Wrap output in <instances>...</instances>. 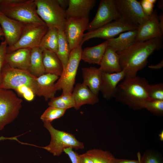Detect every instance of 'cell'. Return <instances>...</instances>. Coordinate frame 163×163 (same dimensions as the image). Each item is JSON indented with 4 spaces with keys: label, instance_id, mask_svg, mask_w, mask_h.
<instances>
[{
    "label": "cell",
    "instance_id": "4dcf8cb0",
    "mask_svg": "<svg viewBox=\"0 0 163 163\" xmlns=\"http://www.w3.org/2000/svg\"><path fill=\"white\" fill-rule=\"evenodd\" d=\"M66 110L49 106L42 114L40 118L43 123H51L54 120L62 116Z\"/></svg>",
    "mask_w": 163,
    "mask_h": 163
},
{
    "label": "cell",
    "instance_id": "484cf974",
    "mask_svg": "<svg viewBox=\"0 0 163 163\" xmlns=\"http://www.w3.org/2000/svg\"><path fill=\"white\" fill-rule=\"evenodd\" d=\"M42 52L43 50L39 47L31 49L29 72L37 77L45 74Z\"/></svg>",
    "mask_w": 163,
    "mask_h": 163
},
{
    "label": "cell",
    "instance_id": "7402d4cb",
    "mask_svg": "<svg viewBox=\"0 0 163 163\" xmlns=\"http://www.w3.org/2000/svg\"><path fill=\"white\" fill-rule=\"evenodd\" d=\"M99 68L103 72L113 73L121 72L119 55L110 46L106 48L99 64Z\"/></svg>",
    "mask_w": 163,
    "mask_h": 163
},
{
    "label": "cell",
    "instance_id": "3957f363",
    "mask_svg": "<svg viewBox=\"0 0 163 163\" xmlns=\"http://www.w3.org/2000/svg\"><path fill=\"white\" fill-rule=\"evenodd\" d=\"M0 11L25 24H46L37 14L34 0H0Z\"/></svg>",
    "mask_w": 163,
    "mask_h": 163
},
{
    "label": "cell",
    "instance_id": "4316f807",
    "mask_svg": "<svg viewBox=\"0 0 163 163\" xmlns=\"http://www.w3.org/2000/svg\"><path fill=\"white\" fill-rule=\"evenodd\" d=\"M58 30L55 28H48L43 36L39 47L43 50H46L56 53L58 46Z\"/></svg>",
    "mask_w": 163,
    "mask_h": 163
},
{
    "label": "cell",
    "instance_id": "e0dca14e",
    "mask_svg": "<svg viewBox=\"0 0 163 163\" xmlns=\"http://www.w3.org/2000/svg\"><path fill=\"white\" fill-rule=\"evenodd\" d=\"M124 70L113 73L102 72V82L100 91L103 97L107 100L114 98L116 88L119 82L125 78Z\"/></svg>",
    "mask_w": 163,
    "mask_h": 163
},
{
    "label": "cell",
    "instance_id": "ab89813d",
    "mask_svg": "<svg viewBox=\"0 0 163 163\" xmlns=\"http://www.w3.org/2000/svg\"><path fill=\"white\" fill-rule=\"evenodd\" d=\"M78 163H93L90 156L86 153L80 155Z\"/></svg>",
    "mask_w": 163,
    "mask_h": 163
},
{
    "label": "cell",
    "instance_id": "9a60e30c",
    "mask_svg": "<svg viewBox=\"0 0 163 163\" xmlns=\"http://www.w3.org/2000/svg\"><path fill=\"white\" fill-rule=\"evenodd\" d=\"M135 41H144L155 38H162L159 25L158 15L155 9L148 19L138 26Z\"/></svg>",
    "mask_w": 163,
    "mask_h": 163
},
{
    "label": "cell",
    "instance_id": "8d00e7d4",
    "mask_svg": "<svg viewBox=\"0 0 163 163\" xmlns=\"http://www.w3.org/2000/svg\"><path fill=\"white\" fill-rule=\"evenodd\" d=\"M143 11L145 14L149 16L153 12L154 4L148 0H142L139 2Z\"/></svg>",
    "mask_w": 163,
    "mask_h": 163
},
{
    "label": "cell",
    "instance_id": "4fadbf2b",
    "mask_svg": "<svg viewBox=\"0 0 163 163\" xmlns=\"http://www.w3.org/2000/svg\"><path fill=\"white\" fill-rule=\"evenodd\" d=\"M89 23V18H67L64 31L71 51L80 45Z\"/></svg>",
    "mask_w": 163,
    "mask_h": 163
},
{
    "label": "cell",
    "instance_id": "277c9868",
    "mask_svg": "<svg viewBox=\"0 0 163 163\" xmlns=\"http://www.w3.org/2000/svg\"><path fill=\"white\" fill-rule=\"evenodd\" d=\"M34 2L37 14L48 28L64 30L67 18L57 0H34Z\"/></svg>",
    "mask_w": 163,
    "mask_h": 163
},
{
    "label": "cell",
    "instance_id": "f6af8a7d",
    "mask_svg": "<svg viewBox=\"0 0 163 163\" xmlns=\"http://www.w3.org/2000/svg\"><path fill=\"white\" fill-rule=\"evenodd\" d=\"M158 8L161 10L163 11V1L162 0H159L157 4Z\"/></svg>",
    "mask_w": 163,
    "mask_h": 163
},
{
    "label": "cell",
    "instance_id": "c3c4849f",
    "mask_svg": "<svg viewBox=\"0 0 163 163\" xmlns=\"http://www.w3.org/2000/svg\"><path fill=\"white\" fill-rule=\"evenodd\" d=\"M148 0L150 2L154 4H155L157 1V0Z\"/></svg>",
    "mask_w": 163,
    "mask_h": 163
},
{
    "label": "cell",
    "instance_id": "7dc6e473",
    "mask_svg": "<svg viewBox=\"0 0 163 163\" xmlns=\"http://www.w3.org/2000/svg\"><path fill=\"white\" fill-rule=\"evenodd\" d=\"M2 36H4V34L2 29L0 26V38Z\"/></svg>",
    "mask_w": 163,
    "mask_h": 163
},
{
    "label": "cell",
    "instance_id": "8fae6325",
    "mask_svg": "<svg viewBox=\"0 0 163 163\" xmlns=\"http://www.w3.org/2000/svg\"><path fill=\"white\" fill-rule=\"evenodd\" d=\"M121 17L129 24L138 27L147 21L149 16L144 13L140 2L136 0H114Z\"/></svg>",
    "mask_w": 163,
    "mask_h": 163
},
{
    "label": "cell",
    "instance_id": "8992f818",
    "mask_svg": "<svg viewBox=\"0 0 163 163\" xmlns=\"http://www.w3.org/2000/svg\"><path fill=\"white\" fill-rule=\"evenodd\" d=\"M37 78L29 71L11 67L5 63L2 70L0 88L15 90L25 86L35 94Z\"/></svg>",
    "mask_w": 163,
    "mask_h": 163
},
{
    "label": "cell",
    "instance_id": "74e56055",
    "mask_svg": "<svg viewBox=\"0 0 163 163\" xmlns=\"http://www.w3.org/2000/svg\"><path fill=\"white\" fill-rule=\"evenodd\" d=\"M72 147H68L63 150V152L68 155L72 163H78L80 155L74 152Z\"/></svg>",
    "mask_w": 163,
    "mask_h": 163
},
{
    "label": "cell",
    "instance_id": "6da1fadb",
    "mask_svg": "<svg viewBox=\"0 0 163 163\" xmlns=\"http://www.w3.org/2000/svg\"><path fill=\"white\" fill-rule=\"evenodd\" d=\"M162 47V38H155L135 41L126 50L117 52L121 69L125 73V78L136 76L137 72L146 65L149 56Z\"/></svg>",
    "mask_w": 163,
    "mask_h": 163
},
{
    "label": "cell",
    "instance_id": "d590c367",
    "mask_svg": "<svg viewBox=\"0 0 163 163\" xmlns=\"http://www.w3.org/2000/svg\"><path fill=\"white\" fill-rule=\"evenodd\" d=\"M141 163H161L158 157L154 154L147 152L141 158Z\"/></svg>",
    "mask_w": 163,
    "mask_h": 163
},
{
    "label": "cell",
    "instance_id": "ba28073f",
    "mask_svg": "<svg viewBox=\"0 0 163 163\" xmlns=\"http://www.w3.org/2000/svg\"><path fill=\"white\" fill-rule=\"evenodd\" d=\"M82 50V46L79 45L71 51L67 66L55 83L57 91L62 90V93L72 94L78 67L81 60Z\"/></svg>",
    "mask_w": 163,
    "mask_h": 163
},
{
    "label": "cell",
    "instance_id": "5b68a950",
    "mask_svg": "<svg viewBox=\"0 0 163 163\" xmlns=\"http://www.w3.org/2000/svg\"><path fill=\"white\" fill-rule=\"evenodd\" d=\"M43 126L50 134L51 140L48 145L43 148L55 156H59L65 148L72 147L76 150L84 148L83 143L78 141L73 135L55 129L51 123H43Z\"/></svg>",
    "mask_w": 163,
    "mask_h": 163
},
{
    "label": "cell",
    "instance_id": "ac0fdd59",
    "mask_svg": "<svg viewBox=\"0 0 163 163\" xmlns=\"http://www.w3.org/2000/svg\"><path fill=\"white\" fill-rule=\"evenodd\" d=\"M31 49L21 48L7 53L6 63L11 67L29 71Z\"/></svg>",
    "mask_w": 163,
    "mask_h": 163
},
{
    "label": "cell",
    "instance_id": "b9f144b4",
    "mask_svg": "<svg viewBox=\"0 0 163 163\" xmlns=\"http://www.w3.org/2000/svg\"><path fill=\"white\" fill-rule=\"evenodd\" d=\"M57 1L61 8L66 10L65 9L68 6L69 0H57Z\"/></svg>",
    "mask_w": 163,
    "mask_h": 163
},
{
    "label": "cell",
    "instance_id": "cb8c5ba5",
    "mask_svg": "<svg viewBox=\"0 0 163 163\" xmlns=\"http://www.w3.org/2000/svg\"><path fill=\"white\" fill-rule=\"evenodd\" d=\"M42 57L45 73L60 76L63 72V68L56 54L51 51L43 50Z\"/></svg>",
    "mask_w": 163,
    "mask_h": 163
},
{
    "label": "cell",
    "instance_id": "2e32d148",
    "mask_svg": "<svg viewBox=\"0 0 163 163\" xmlns=\"http://www.w3.org/2000/svg\"><path fill=\"white\" fill-rule=\"evenodd\" d=\"M59 76L45 73L37 77L35 95L43 97L46 101L54 97L57 91L55 82Z\"/></svg>",
    "mask_w": 163,
    "mask_h": 163
},
{
    "label": "cell",
    "instance_id": "7c38bea8",
    "mask_svg": "<svg viewBox=\"0 0 163 163\" xmlns=\"http://www.w3.org/2000/svg\"><path fill=\"white\" fill-rule=\"evenodd\" d=\"M121 18L114 0H101L95 16L89 23L87 30L88 32L94 30Z\"/></svg>",
    "mask_w": 163,
    "mask_h": 163
},
{
    "label": "cell",
    "instance_id": "f35d334b",
    "mask_svg": "<svg viewBox=\"0 0 163 163\" xmlns=\"http://www.w3.org/2000/svg\"><path fill=\"white\" fill-rule=\"evenodd\" d=\"M112 163H141V157L140 155L138 154V160H137L115 158Z\"/></svg>",
    "mask_w": 163,
    "mask_h": 163
},
{
    "label": "cell",
    "instance_id": "f1b7e54d",
    "mask_svg": "<svg viewBox=\"0 0 163 163\" xmlns=\"http://www.w3.org/2000/svg\"><path fill=\"white\" fill-rule=\"evenodd\" d=\"M49 106L65 109L74 108L75 103L72 94L62 93L59 96L50 99L48 103Z\"/></svg>",
    "mask_w": 163,
    "mask_h": 163
},
{
    "label": "cell",
    "instance_id": "bcb514c9",
    "mask_svg": "<svg viewBox=\"0 0 163 163\" xmlns=\"http://www.w3.org/2000/svg\"><path fill=\"white\" fill-rule=\"evenodd\" d=\"M159 136L160 140L161 141L163 140V131H162L159 134Z\"/></svg>",
    "mask_w": 163,
    "mask_h": 163
},
{
    "label": "cell",
    "instance_id": "7a4b0ae2",
    "mask_svg": "<svg viewBox=\"0 0 163 163\" xmlns=\"http://www.w3.org/2000/svg\"><path fill=\"white\" fill-rule=\"evenodd\" d=\"M149 84L146 79L136 75L125 78L118 85L114 98L134 110L142 109L144 101L151 100L147 92Z\"/></svg>",
    "mask_w": 163,
    "mask_h": 163
},
{
    "label": "cell",
    "instance_id": "52a82bcc",
    "mask_svg": "<svg viewBox=\"0 0 163 163\" xmlns=\"http://www.w3.org/2000/svg\"><path fill=\"white\" fill-rule=\"evenodd\" d=\"M22 102L12 90L0 88V131L17 118Z\"/></svg>",
    "mask_w": 163,
    "mask_h": 163
},
{
    "label": "cell",
    "instance_id": "836d02e7",
    "mask_svg": "<svg viewBox=\"0 0 163 163\" xmlns=\"http://www.w3.org/2000/svg\"><path fill=\"white\" fill-rule=\"evenodd\" d=\"M15 91L28 101H32L36 95L31 89L25 86L21 87Z\"/></svg>",
    "mask_w": 163,
    "mask_h": 163
},
{
    "label": "cell",
    "instance_id": "5bb4252c",
    "mask_svg": "<svg viewBox=\"0 0 163 163\" xmlns=\"http://www.w3.org/2000/svg\"><path fill=\"white\" fill-rule=\"evenodd\" d=\"M25 24L8 17L0 11V25L8 46H13L18 41Z\"/></svg>",
    "mask_w": 163,
    "mask_h": 163
},
{
    "label": "cell",
    "instance_id": "f546056e",
    "mask_svg": "<svg viewBox=\"0 0 163 163\" xmlns=\"http://www.w3.org/2000/svg\"><path fill=\"white\" fill-rule=\"evenodd\" d=\"M93 163H112L115 158L110 152L98 149H90L86 152Z\"/></svg>",
    "mask_w": 163,
    "mask_h": 163
},
{
    "label": "cell",
    "instance_id": "d6986e66",
    "mask_svg": "<svg viewBox=\"0 0 163 163\" xmlns=\"http://www.w3.org/2000/svg\"><path fill=\"white\" fill-rule=\"evenodd\" d=\"M96 2V0H69L68 6L65 10L67 18H89Z\"/></svg>",
    "mask_w": 163,
    "mask_h": 163
},
{
    "label": "cell",
    "instance_id": "ee69618b",
    "mask_svg": "<svg viewBox=\"0 0 163 163\" xmlns=\"http://www.w3.org/2000/svg\"><path fill=\"white\" fill-rule=\"evenodd\" d=\"M17 136H14L12 137H5L4 136H1L0 137V141L2 140H15L17 141H18L17 138Z\"/></svg>",
    "mask_w": 163,
    "mask_h": 163
},
{
    "label": "cell",
    "instance_id": "7bdbcfd3",
    "mask_svg": "<svg viewBox=\"0 0 163 163\" xmlns=\"http://www.w3.org/2000/svg\"><path fill=\"white\" fill-rule=\"evenodd\" d=\"M159 25L161 32L163 34V13L162 12L158 15Z\"/></svg>",
    "mask_w": 163,
    "mask_h": 163
},
{
    "label": "cell",
    "instance_id": "603a6c76",
    "mask_svg": "<svg viewBox=\"0 0 163 163\" xmlns=\"http://www.w3.org/2000/svg\"><path fill=\"white\" fill-rule=\"evenodd\" d=\"M137 29L122 33L117 37L107 40L108 46L117 52L125 50L135 41Z\"/></svg>",
    "mask_w": 163,
    "mask_h": 163
},
{
    "label": "cell",
    "instance_id": "30bf717a",
    "mask_svg": "<svg viewBox=\"0 0 163 163\" xmlns=\"http://www.w3.org/2000/svg\"><path fill=\"white\" fill-rule=\"evenodd\" d=\"M48 29L46 24H26L17 43L11 46H7V53L21 48L32 49L39 47L41 40Z\"/></svg>",
    "mask_w": 163,
    "mask_h": 163
},
{
    "label": "cell",
    "instance_id": "1f68e13d",
    "mask_svg": "<svg viewBox=\"0 0 163 163\" xmlns=\"http://www.w3.org/2000/svg\"><path fill=\"white\" fill-rule=\"evenodd\" d=\"M142 108H145L155 115L161 116L163 114V101L149 100L144 101Z\"/></svg>",
    "mask_w": 163,
    "mask_h": 163
},
{
    "label": "cell",
    "instance_id": "9c48e42d",
    "mask_svg": "<svg viewBox=\"0 0 163 163\" xmlns=\"http://www.w3.org/2000/svg\"><path fill=\"white\" fill-rule=\"evenodd\" d=\"M138 27L127 22L122 17L94 30L84 34L80 45L94 38L106 40L114 38L122 33L137 29Z\"/></svg>",
    "mask_w": 163,
    "mask_h": 163
},
{
    "label": "cell",
    "instance_id": "e575fe53",
    "mask_svg": "<svg viewBox=\"0 0 163 163\" xmlns=\"http://www.w3.org/2000/svg\"><path fill=\"white\" fill-rule=\"evenodd\" d=\"M8 44L5 40L0 44V88L1 82L2 71L5 62V58L7 53Z\"/></svg>",
    "mask_w": 163,
    "mask_h": 163
},
{
    "label": "cell",
    "instance_id": "83f0119b",
    "mask_svg": "<svg viewBox=\"0 0 163 163\" xmlns=\"http://www.w3.org/2000/svg\"><path fill=\"white\" fill-rule=\"evenodd\" d=\"M58 46L56 54L62 64L64 70L67 66L71 51L64 31L58 30Z\"/></svg>",
    "mask_w": 163,
    "mask_h": 163
},
{
    "label": "cell",
    "instance_id": "d6a6232c",
    "mask_svg": "<svg viewBox=\"0 0 163 163\" xmlns=\"http://www.w3.org/2000/svg\"><path fill=\"white\" fill-rule=\"evenodd\" d=\"M147 92L151 100L163 101V83L149 85Z\"/></svg>",
    "mask_w": 163,
    "mask_h": 163
},
{
    "label": "cell",
    "instance_id": "d4e9b609",
    "mask_svg": "<svg viewBox=\"0 0 163 163\" xmlns=\"http://www.w3.org/2000/svg\"><path fill=\"white\" fill-rule=\"evenodd\" d=\"M107 46L106 40L97 46L85 48L82 50L81 60L89 64L99 65Z\"/></svg>",
    "mask_w": 163,
    "mask_h": 163
},
{
    "label": "cell",
    "instance_id": "60d3db41",
    "mask_svg": "<svg viewBox=\"0 0 163 163\" xmlns=\"http://www.w3.org/2000/svg\"><path fill=\"white\" fill-rule=\"evenodd\" d=\"M163 67V60L162 59L159 63L154 65H151L148 66V67L152 69H159Z\"/></svg>",
    "mask_w": 163,
    "mask_h": 163
},
{
    "label": "cell",
    "instance_id": "44dd1931",
    "mask_svg": "<svg viewBox=\"0 0 163 163\" xmlns=\"http://www.w3.org/2000/svg\"><path fill=\"white\" fill-rule=\"evenodd\" d=\"M83 83L86 85L95 95L98 96L102 82V71L94 67L82 69Z\"/></svg>",
    "mask_w": 163,
    "mask_h": 163
},
{
    "label": "cell",
    "instance_id": "ffe728a7",
    "mask_svg": "<svg viewBox=\"0 0 163 163\" xmlns=\"http://www.w3.org/2000/svg\"><path fill=\"white\" fill-rule=\"evenodd\" d=\"M72 94L73 97L74 108L79 109L83 105L94 104L99 101L98 96L94 94L83 83H78L74 88Z\"/></svg>",
    "mask_w": 163,
    "mask_h": 163
}]
</instances>
